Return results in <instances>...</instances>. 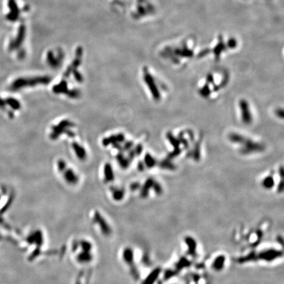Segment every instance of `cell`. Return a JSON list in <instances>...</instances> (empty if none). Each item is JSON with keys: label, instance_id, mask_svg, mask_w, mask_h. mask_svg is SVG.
Instances as JSON below:
<instances>
[{"label": "cell", "instance_id": "obj_12", "mask_svg": "<svg viewBox=\"0 0 284 284\" xmlns=\"http://www.w3.org/2000/svg\"><path fill=\"white\" fill-rule=\"evenodd\" d=\"M112 196L115 201H121L124 196V190L122 188L116 187L112 189Z\"/></svg>", "mask_w": 284, "mask_h": 284}, {"label": "cell", "instance_id": "obj_3", "mask_svg": "<svg viewBox=\"0 0 284 284\" xmlns=\"http://www.w3.org/2000/svg\"><path fill=\"white\" fill-rule=\"evenodd\" d=\"M239 107H240L241 109L243 122L245 124H250L252 121V117L247 102L244 99L241 100L240 103H239Z\"/></svg>", "mask_w": 284, "mask_h": 284}, {"label": "cell", "instance_id": "obj_11", "mask_svg": "<svg viewBox=\"0 0 284 284\" xmlns=\"http://www.w3.org/2000/svg\"><path fill=\"white\" fill-rule=\"evenodd\" d=\"M114 178L113 172L111 167L109 165H105L104 168V180L106 182H112Z\"/></svg>", "mask_w": 284, "mask_h": 284}, {"label": "cell", "instance_id": "obj_15", "mask_svg": "<svg viewBox=\"0 0 284 284\" xmlns=\"http://www.w3.org/2000/svg\"><path fill=\"white\" fill-rule=\"evenodd\" d=\"M145 161H146V165L149 168L153 167L156 164L155 159H153V158H152V157H151L149 154L146 155V157H145Z\"/></svg>", "mask_w": 284, "mask_h": 284}, {"label": "cell", "instance_id": "obj_20", "mask_svg": "<svg viewBox=\"0 0 284 284\" xmlns=\"http://www.w3.org/2000/svg\"><path fill=\"white\" fill-rule=\"evenodd\" d=\"M207 80V82H209L212 83L213 82V77H212V74L208 75Z\"/></svg>", "mask_w": 284, "mask_h": 284}, {"label": "cell", "instance_id": "obj_4", "mask_svg": "<svg viewBox=\"0 0 284 284\" xmlns=\"http://www.w3.org/2000/svg\"><path fill=\"white\" fill-rule=\"evenodd\" d=\"M144 80H145V81H146L147 84H148L150 91L151 92V93H153L154 98L155 99H159L160 97V93H159V91L157 90V88L155 86V84L153 80L152 79V77H151V76L149 74V73L148 72H146V73H145Z\"/></svg>", "mask_w": 284, "mask_h": 284}, {"label": "cell", "instance_id": "obj_8", "mask_svg": "<svg viewBox=\"0 0 284 284\" xmlns=\"http://www.w3.org/2000/svg\"><path fill=\"white\" fill-rule=\"evenodd\" d=\"M226 262V257L223 255H220L217 256L212 263V268L214 270L220 272L222 270Z\"/></svg>", "mask_w": 284, "mask_h": 284}, {"label": "cell", "instance_id": "obj_18", "mask_svg": "<svg viewBox=\"0 0 284 284\" xmlns=\"http://www.w3.org/2000/svg\"><path fill=\"white\" fill-rule=\"evenodd\" d=\"M200 93L201 94L202 96L203 97H207L209 96V94L210 93V90L209 88L207 86H205L200 91Z\"/></svg>", "mask_w": 284, "mask_h": 284}, {"label": "cell", "instance_id": "obj_14", "mask_svg": "<svg viewBox=\"0 0 284 284\" xmlns=\"http://www.w3.org/2000/svg\"><path fill=\"white\" fill-rule=\"evenodd\" d=\"M190 262H189L186 258H182V259L178 261V262L176 264V269L178 270L179 271L182 269L186 267H187L188 265H190Z\"/></svg>", "mask_w": 284, "mask_h": 284}, {"label": "cell", "instance_id": "obj_7", "mask_svg": "<svg viewBox=\"0 0 284 284\" xmlns=\"http://www.w3.org/2000/svg\"><path fill=\"white\" fill-rule=\"evenodd\" d=\"M122 257L126 264H128L129 266L133 269L134 265V253L133 250L129 247L124 249V250L123 251Z\"/></svg>", "mask_w": 284, "mask_h": 284}, {"label": "cell", "instance_id": "obj_19", "mask_svg": "<svg viewBox=\"0 0 284 284\" xmlns=\"http://www.w3.org/2000/svg\"><path fill=\"white\" fill-rule=\"evenodd\" d=\"M283 189V180H282L281 182L280 183V184L278 185V187H277V192H279V193L282 192Z\"/></svg>", "mask_w": 284, "mask_h": 284}, {"label": "cell", "instance_id": "obj_10", "mask_svg": "<svg viewBox=\"0 0 284 284\" xmlns=\"http://www.w3.org/2000/svg\"><path fill=\"white\" fill-rule=\"evenodd\" d=\"M153 183H154V181L152 179H149L148 180L146 181V183H145V184H144L143 187L142 188V190H141V196L142 197H147L150 189L151 187L153 188Z\"/></svg>", "mask_w": 284, "mask_h": 284}, {"label": "cell", "instance_id": "obj_2", "mask_svg": "<svg viewBox=\"0 0 284 284\" xmlns=\"http://www.w3.org/2000/svg\"><path fill=\"white\" fill-rule=\"evenodd\" d=\"M57 169L61 173L63 179L69 185H76L78 182V176L73 170L67 167L66 163L60 161L57 163Z\"/></svg>", "mask_w": 284, "mask_h": 284}, {"label": "cell", "instance_id": "obj_1", "mask_svg": "<svg viewBox=\"0 0 284 284\" xmlns=\"http://www.w3.org/2000/svg\"><path fill=\"white\" fill-rule=\"evenodd\" d=\"M283 257L282 251L276 249H264L256 253L252 252L245 257L239 258L238 262L239 263H245L249 262H255L257 261H263L266 262H272L277 258Z\"/></svg>", "mask_w": 284, "mask_h": 284}, {"label": "cell", "instance_id": "obj_9", "mask_svg": "<svg viewBox=\"0 0 284 284\" xmlns=\"http://www.w3.org/2000/svg\"><path fill=\"white\" fill-rule=\"evenodd\" d=\"M161 273V268L159 267L156 268L148 275L146 279L143 282V284H154Z\"/></svg>", "mask_w": 284, "mask_h": 284}, {"label": "cell", "instance_id": "obj_5", "mask_svg": "<svg viewBox=\"0 0 284 284\" xmlns=\"http://www.w3.org/2000/svg\"><path fill=\"white\" fill-rule=\"evenodd\" d=\"M93 222H96L97 224L99 226H102V232L105 235H109L111 233L110 228L109 226L107 224L106 222H105L104 219L102 217V215H99V214H96L93 215Z\"/></svg>", "mask_w": 284, "mask_h": 284}, {"label": "cell", "instance_id": "obj_6", "mask_svg": "<svg viewBox=\"0 0 284 284\" xmlns=\"http://www.w3.org/2000/svg\"><path fill=\"white\" fill-rule=\"evenodd\" d=\"M185 243L187 247V253L194 257L197 254V243L191 236H187L185 238Z\"/></svg>", "mask_w": 284, "mask_h": 284}, {"label": "cell", "instance_id": "obj_17", "mask_svg": "<svg viewBox=\"0 0 284 284\" xmlns=\"http://www.w3.org/2000/svg\"><path fill=\"white\" fill-rule=\"evenodd\" d=\"M153 189H154L155 192L157 194V195H160L162 193V187H161V186L159 184V183L154 182V183H153Z\"/></svg>", "mask_w": 284, "mask_h": 284}, {"label": "cell", "instance_id": "obj_16", "mask_svg": "<svg viewBox=\"0 0 284 284\" xmlns=\"http://www.w3.org/2000/svg\"><path fill=\"white\" fill-rule=\"evenodd\" d=\"M160 167L162 169H168V170H174L175 167L171 162H170L168 161H162L160 163Z\"/></svg>", "mask_w": 284, "mask_h": 284}, {"label": "cell", "instance_id": "obj_13", "mask_svg": "<svg viewBox=\"0 0 284 284\" xmlns=\"http://www.w3.org/2000/svg\"><path fill=\"white\" fill-rule=\"evenodd\" d=\"M262 186L267 189H272L274 186V180L272 176H269L265 178L262 182Z\"/></svg>", "mask_w": 284, "mask_h": 284}]
</instances>
